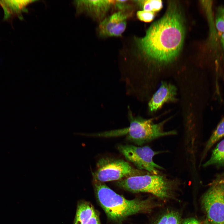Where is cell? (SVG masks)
Wrapping results in <instances>:
<instances>
[{
  "label": "cell",
  "instance_id": "15",
  "mask_svg": "<svg viewBox=\"0 0 224 224\" xmlns=\"http://www.w3.org/2000/svg\"><path fill=\"white\" fill-rule=\"evenodd\" d=\"M139 5L143 10L155 12L160 10L162 7L161 0H144L134 1Z\"/></svg>",
  "mask_w": 224,
  "mask_h": 224
},
{
  "label": "cell",
  "instance_id": "23",
  "mask_svg": "<svg viewBox=\"0 0 224 224\" xmlns=\"http://www.w3.org/2000/svg\"><path fill=\"white\" fill-rule=\"evenodd\" d=\"M223 79L224 81V77H223Z\"/></svg>",
  "mask_w": 224,
  "mask_h": 224
},
{
  "label": "cell",
  "instance_id": "2",
  "mask_svg": "<svg viewBox=\"0 0 224 224\" xmlns=\"http://www.w3.org/2000/svg\"><path fill=\"white\" fill-rule=\"evenodd\" d=\"M95 192L101 206L109 219L120 222L127 217L149 211L152 205L148 200H129L113 191L104 182L94 181Z\"/></svg>",
  "mask_w": 224,
  "mask_h": 224
},
{
  "label": "cell",
  "instance_id": "11",
  "mask_svg": "<svg viewBox=\"0 0 224 224\" xmlns=\"http://www.w3.org/2000/svg\"><path fill=\"white\" fill-rule=\"evenodd\" d=\"M95 211L92 205L86 202H81L78 205L74 224H86Z\"/></svg>",
  "mask_w": 224,
  "mask_h": 224
},
{
  "label": "cell",
  "instance_id": "4",
  "mask_svg": "<svg viewBox=\"0 0 224 224\" xmlns=\"http://www.w3.org/2000/svg\"><path fill=\"white\" fill-rule=\"evenodd\" d=\"M175 182L166 176L149 174L132 176L118 180L119 187L133 192H147L161 199L170 194Z\"/></svg>",
  "mask_w": 224,
  "mask_h": 224
},
{
  "label": "cell",
  "instance_id": "10",
  "mask_svg": "<svg viewBox=\"0 0 224 224\" xmlns=\"http://www.w3.org/2000/svg\"><path fill=\"white\" fill-rule=\"evenodd\" d=\"M129 9L118 11L100 22L97 30L99 36L102 38L110 37L112 31L119 24L127 20L132 15L133 12Z\"/></svg>",
  "mask_w": 224,
  "mask_h": 224
},
{
  "label": "cell",
  "instance_id": "18",
  "mask_svg": "<svg viewBox=\"0 0 224 224\" xmlns=\"http://www.w3.org/2000/svg\"><path fill=\"white\" fill-rule=\"evenodd\" d=\"M167 215L166 224H179V217L176 213L171 212Z\"/></svg>",
  "mask_w": 224,
  "mask_h": 224
},
{
  "label": "cell",
  "instance_id": "13",
  "mask_svg": "<svg viewBox=\"0 0 224 224\" xmlns=\"http://www.w3.org/2000/svg\"><path fill=\"white\" fill-rule=\"evenodd\" d=\"M30 2L27 0H0V5L4 13V17L7 18L12 14L22 10Z\"/></svg>",
  "mask_w": 224,
  "mask_h": 224
},
{
  "label": "cell",
  "instance_id": "16",
  "mask_svg": "<svg viewBox=\"0 0 224 224\" xmlns=\"http://www.w3.org/2000/svg\"><path fill=\"white\" fill-rule=\"evenodd\" d=\"M215 25L217 30L224 33V7H218L217 10L215 17Z\"/></svg>",
  "mask_w": 224,
  "mask_h": 224
},
{
  "label": "cell",
  "instance_id": "21",
  "mask_svg": "<svg viewBox=\"0 0 224 224\" xmlns=\"http://www.w3.org/2000/svg\"><path fill=\"white\" fill-rule=\"evenodd\" d=\"M167 217V214L164 215L161 218L157 224H166Z\"/></svg>",
  "mask_w": 224,
  "mask_h": 224
},
{
  "label": "cell",
  "instance_id": "14",
  "mask_svg": "<svg viewBox=\"0 0 224 224\" xmlns=\"http://www.w3.org/2000/svg\"><path fill=\"white\" fill-rule=\"evenodd\" d=\"M224 136V117L222 118L213 132L205 145L201 162L205 157L208 152L213 146Z\"/></svg>",
  "mask_w": 224,
  "mask_h": 224
},
{
  "label": "cell",
  "instance_id": "20",
  "mask_svg": "<svg viewBox=\"0 0 224 224\" xmlns=\"http://www.w3.org/2000/svg\"><path fill=\"white\" fill-rule=\"evenodd\" d=\"M182 224H210V223L207 220L205 223H203L194 218H190L185 220Z\"/></svg>",
  "mask_w": 224,
  "mask_h": 224
},
{
  "label": "cell",
  "instance_id": "12",
  "mask_svg": "<svg viewBox=\"0 0 224 224\" xmlns=\"http://www.w3.org/2000/svg\"><path fill=\"white\" fill-rule=\"evenodd\" d=\"M211 166L218 168L224 166V139L217 144L210 158L203 165L204 167Z\"/></svg>",
  "mask_w": 224,
  "mask_h": 224
},
{
  "label": "cell",
  "instance_id": "9",
  "mask_svg": "<svg viewBox=\"0 0 224 224\" xmlns=\"http://www.w3.org/2000/svg\"><path fill=\"white\" fill-rule=\"evenodd\" d=\"M177 88L172 84L162 82L148 104L149 112H155L161 109L166 103L177 101Z\"/></svg>",
  "mask_w": 224,
  "mask_h": 224
},
{
  "label": "cell",
  "instance_id": "7",
  "mask_svg": "<svg viewBox=\"0 0 224 224\" xmlns=\"http://www.w3.org/2000/svg\"><path fill=\"white\" fill-rule=\"evenodd\" d=\"M118 149L138 169L145 170L152 174L158 175L159 169H164L153 161L154 156L162 152V151H154L147 146L139 147L130 145H119Z\"/></svg>",
  "mask_w": 224,
  "mask_h": 224
},
{
  "label": "cell",
  "instance_id": "3",
  "mask_svg": "<svg viewBox=\"0 0 224 224\" xmlns=\"http://www.w3.org/2000/svg\"><path fill=\"white\" fill-rule=\"evenodd\" d=\"M128 116L130 126L121 129L122 135L127 134V139L139 145L162 137L173 135L177 134L175 130L167 131L164 129V125L171 118H167L160 122L154 123L155 118L148 119L134 116L128 107Z\"/></svg>",
  "mask_w": 224,
  "mask_h": 224
},
{
  "label": "cell",
  "instance_id": "1",
  "mask_svg": "<svg viewBox=\"0 0 224 224\" xmlns=\"http://www.w3.org/2000/svg\"><path fill=\"white\" fill-rule=\"evenodd\" d=\"M185 30L179 8L170 3L166 12L147 29L143 37L135 39L138 51L144 58L167 63L178 54L184 42Z\"/></svg>",
  "mask_w": 224,
  "mask_h": 224
},
{
  "label": "cell",
  "instance_id": "5",
  "mask_svg": "<svg viewBox=\"0 0 224 224\" xmlns=\"http://www.w3.org/2000/svg\"><path fill=\"white\" fill-rule=\"evenodd\" d=\"M224 172L217 174L204 194L202 204L210 224H224Z\"/></svg>",
  "mask_w": 224,
  "mask_h": 224
},
{
  "label": "cell",
  "instance_id": "22",
  "mask_svg": "<svg viewBox=\"0 0 224 224\" xmlns=\"http://www.w3.org/2000/svg\"><path fill=\"white\" fill-rule=\"evenodd\" d=\"M220 41L222 46L224 49V33H223L221 36Z\"/></svg>",
  "mask_w": 224,
  "mask_h": 224
},
{
  "label": "cell",
  "instance_id": "6",
  "mask_svg": "<svg viewBox=\"0 0 224 224\" xmlns=\"http://www.w3.org/2000/svg\"><path fill=\"white\" fill-rule=\"evenodd\" d=\"M145 174L143 171L134 168L123 160L104 157L98 161L92 176L93 181L104 182Z\"/></svg>",
  "mask_w": 224,
  "mask_h": 224
},
{
  "label": "cell",
  "instance_id": "19",
  "mask_svg": "<svg viewBox=\"0 0 224 224\" xmlns=\"http://www.w3.org/2000/svg\"><path fill=\"white\" fill-rule=\"evenodd\" d=\"M86 224H100L99 215L97 212H95L93 215Z\"/></svg>",
  "mask_w": 224,
  "mask_h": 224
},
{
  "label": "cell",
  "instance_id": "8",
  "mask_svg": "<svg viewBox=\"0 0 224 224\" xmlns=\"http://www.w3.org/2000/svg\"><path fill=\"white\" fill-rule=\"evenodd\" d=\"M79 12H85L95 20L101 21L111 8L114 6L115 0H89L77 1Z\"/></svg>",
  "mask_w": 224,
  "mask_h": 224
},
{
  "label": "cell",
  "instance_id": "17",
  "mask_svg": "<svg viewBox=\"0 0 224 224\" xmlns=\"http://www.w3.org/2000/svg\"><path fill=\"white\" fill-rule=\"evenodd\" d=\"M154 12L145 10L138 11L137 12V18L140 20L145 22L152 21L154 17Z\"/></svg>",
  "mask_w": 224,
  "mask_h": 224
}]
</instances>
